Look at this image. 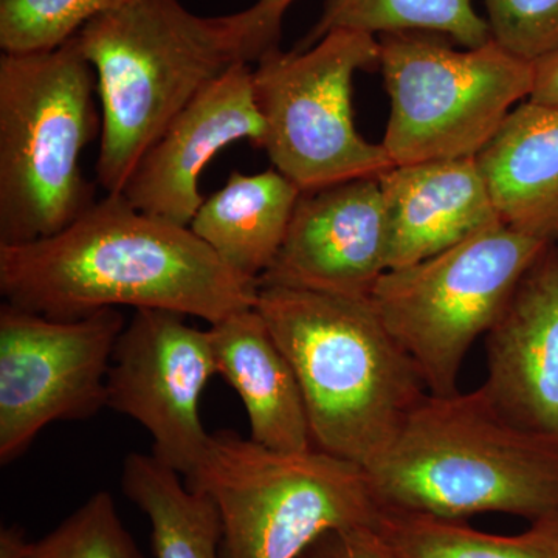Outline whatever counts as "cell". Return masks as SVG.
<instances>
[{"label": "cell", "instance_id": "1", "mask_svg": "<svg viewBox=\"0 0 558 558\" xmlns=\"http://www.w3.org/2000/svg\"><path fill=\"white\" fill-rule=\"evenodd\" d=\"M258 290L190 227L146 215L121 193H106L54 236L0 245L5 303L54 319L130 306L215 325L255 306Z\"/></svg>", "mask_w": 558, "mask_h": 558}, {"label": "cell", "instance_id": "2", "mask_svg": "<svg viewBox=\"0 0 558 558\" xmlns=\"http://www.w3.org/2000/svg\"><path fill=\"white\" fill-rule=\"evenodd\" d=\"M97 76V180L121 193L143 154L213 81L279 46L250 9L199 16L180 0H131L75 36Z\"/></svg>", "mask_w": 558, "mask_h": 558}, {"label": "cell", "instance_id": "3", "mask_svg": "<svg viewBox=\"0 0 558 558\" xmlns=\"http://www.w3.org/2000/svg\"><path fill=\"white\" fill-rule=\"evenodd\" d=\"M255 307L295 371L315 449L371 468L429 395L371 300L259 286Z\"/></svg>", "mask_w": 558, "mask_h": 558}, {"label": "cell", "instance_id": "4", "mask_svg": "<svg viewBox=\"0 0 558 558\" xmlns=\"http://www.w3.org/2000/svg\"><path fill=\"white\" fill-rule=\"evenodd\" d=\"M366 472L380 508L457 520L558 513V440L512 424L480 388L428 395Z\"/></svg>", "mask_w": 558, "mask_h": 558}, {"label": "cell", "instance_id": "5", "mask_svg": "<svg viewBox=\"0 0 558 558\" xmlns=\"http://www.w3.org/2000/svg\"><path fill=\"white\" fill-rule=\"evenodd\" d=\"M97 76L75 36L0 58V245L54 236L87 211L81 161L101 137Z\"/></svg>", "mask_w": 558, "mask_h": 558}, {"label": "cell", "instance_id": "6", "mask_svg": "<svg viewBox=\"0 0 558 558\" xmlns=\"http://www.w3.org/2000/svg\"><path fill=\"white\" fill-rule=\"evenodd\" d=\"M185 483L218 508L223 558H300L326 532L374 527L381 509L362 465L267 449L233 429L213 433Z\"/></svg>", "mask_w": 558, "mask_h": 558}, {"label": "cell", "instance_id": "7", "mask_svg": "<svg viewBox=\"0 0 558 558\" xmlns=\"http://www.w3.org/2000/svg\"><path fill=\"white\" fill-rule=\"evenodd\" d=\"M389 97L384 146L392 165L476 159L510 112L532 97L535 64L494 39L453 49L433 33L379 38Z\"/></svg>", "mask_w": 558, "mask_h": 558}, {"label": "cell", "instance_id": "8", "mask_svg": "<svg viewBox=\"0 0 558 558\" xmlns=\"http://www.w3.org/2000/svg\"><path fill=\"white\" fill-rule=\"evenodd\" d=\"M553 241L499 222L380 278L371 303L417 366L429 395L459 391L465 355L495 325L524 271Z\"/></svg>", "mask_w": 558, "mask_h": 558}, {"label": "cell", "instance_id": "9", "mask_svg": "<svg viewBox=\"0 0 558 558\" xmlns=\"http://www.w3.org/2000/svg\"><path fill=\"white\" fill-rule=\"evenodd\" d=\"M376 36L339 31L306 50H271L253 69V90L266 150L275 170L301 191L379 178L395 167L384 146L355 128L352 83L379 68Z\"/></svg>", "mask_w": 558, "mask_h": 558}, {"label": "cell", "instance_id": "10", "mask_svg": "<svg viewBox=\"0 0 558 558\" xmlns=\"http://www.w3.org/2000/svg\"><path fill=\"white\" fill-rule=\"evenodd\" d=\"M109 307L54 319L0 307V462L20 458L53 422L86 421L108 407V374L123 332Z\"/></svg>", "mask_w": 558, "mask_h": 558}, {"label": "cell", "instance_id": "11", "mask_svg": "<svg viewBox=\"0 0 558 558\" xmlns=\"http://www.w3.org/2000/svg\"><path fill=\"white\" fill-rule=\"evenodd\" d=\"M186 315L137 310L113 349L108 407L134 418L153 439V457L190 478L199 468L209 438L199 400L218 374L208 330Z\"/></svg>", "mask_w": 558, "mask_h": 558}, {"label": "cell", "instance_id": "12", "mask_svg": "<svg viewBox=\"0 0 558 558\" xmlns=\"http://www.w3.org/2000/svg\"><path fill=\"white\" fill-rule=\"evenodd\" d=\"M389 270L379 178L301 191L277 258L258 286L369 299Z\"/></svg>", "mask_w": 558, "mask_h": 558}, {"label": "cell", "instance_id": "13", "mask_svg": "<svg viewBox=\"0 0 558 558\" xmlns=\"http://www.w3.org/2000/svg\"><path fill=\"white\" fill-rule=\"evenodd\" d=\"M264 135L253 69L236 64L201 92L135 165L121 194L146 215L190 227L205 197L202 172L238 140L258 148Z\"/></svg>", "mask_w": 558, "mask_h": 558}, {"label": "cell", "instance_id": "14", "mask_svg": "<svg viewBox=\"0 0 558 558\" xmlns=\"http://www.w3.org/2000/svg\"><path fill=\"white\" fill-rule=\"evenodd\" d=\"M480 389L512 424L558 440V242L524 271L486 333Z\"/></svg>", "mask_w": 558, "mask_h": 558}, {"label": "cell", "instance_id": "15", "mask_svg": "<svg viewBox=\"0 0 558 558\" xmlns=\"http://www.w3.org/2000/svg\"><path fill=\"white\" fill-rule=\"evenodd\" d=\"M379 182L389 270L438 255L501 222L476 159L395 165Z\"/></svg>", "mask_w": 558, "mask_h": 558}, {"label": "cell", "instance_id": "16", "mask_svg": "<svg viewBox=\"0 0 558 558\" xmlns=\"http://www.w3.org/2000/svg\"><path fill=\"white\" fill-rule=\"evenodd\" d=\"M218 374L247 410L250 439L267 449L314 450L295 371L255 306L209 325Z\"/></svg>", "mask_w": 558, "mask_h": 558}, {"label": "cell", "instance_id": "17", "mask_svg": "<svg viewBox=\"0 0 558 558\" xmlns=\"http://www.w3.org/2000/svg\"><path fill=\"white\" fill-rule=\"evenodd\" d=\"M499 219L532 236L558 231V105L520 102L476 157Z\"/></svg>", "mask_w": 558, "mask_h": 558}, {"label": "cell", "instance_id": "18", "mask_svg": "<svg viewBox=\"0 0 558 558\" xmlns=\"http://www.w3.org/2000/svg\"><path fill=\"white\" fill-rule=\"evenodd\" d=\"M301 190L281 172L233 171L204 201L190 229L230 269L259 281L277 258Z\"/></svg>", "mask_w": 558, "mask_h": 558}, {"label": "cell", "instance_id": "19", "mask_svg": "<svg viewBox=\"0 0 558 558\" xmlns=\"http://www.w3.org/2000/svg\"><path fill=\"white\" fill-rule=\"evenodd\" d=\"M180 476L153 454L124 459L121 488L148 517L154 557L223 558L218 508Z\"/></svg>", "mask_w": 558, "mask_h": 558}, {"label": "cell", "instance_id": "20", "mask_svg": "<svg viewBox=\"0 0 558 558\" xmlns=\"http://www.w3.org/2000/svg\"><path fill=\"white\" fill-rule=\"evenodd\" d=\"M373 529L400 558H558V513L521 534L498 535L465 520L381 508Z\"/></svg>", "mask_w": 558, "mask_h": 558}, {"label": "cell", "instance_id": "21", "mask_svg": "<svg viewBox=\"0 0 558 558\" xmlns=\"http://www.w3.org/2000/svg\"><path fill=\"white\" fill-rule=\"evenodd\" d=\"M339 31L371 36L433 33L450 36L464 49L492 39L486 17L480 16L472 0H325L317 22L295 50L310 49Z\"/></svg>", "mask_w": 558, "mask_h": 558}, {"label": "cell", "instance_id": "22", "mask_svg": "<svg viewBox=\"0 0 558 558\" xmlns=\"http://www.w3.org/2000/svg\"><path fill=\"white\" fill-rule=\"evenodd\" d=\"M131 0H0L3 53L57 49L95 17Z\"/></svg>", "mask_w": 558, "mask_h": 558}, {"label": "cell", "instance_id": "23", "mask_svg": "<svg viewBox=\"0 0 558 558\" xmlns=\"http://www.w3.org/2000/svg\"><path fill=\"white\" fill-rule=\"evenodd\" d=\"M27 558H145L124 526L109 492H97L46 537L31 542Z\"/></svg>", "mask_w": 558, "mask_h": 558}, {"label": "cell", "instance_id": "24", "mask_svg": "<svg viewBox=\"0 0 558 558\" xmlns=\"http://www.w3.org/2000/svg\"><path fill=\"white\" fill-rule=\"evenodd\" d=\"M490 38L537 62L558 50V0H484Z\"/></svg>", "mask_w": 558, "mask_h": 558}, {"label": "cell", "instance_id": "25", "mask_svg": "<svg viewBox=\"0 0 558 558\" xmlns=\"http://www.w3.org/2000/svg\"><path fill=\"white\" fill-rule=\"evenodd\" d=\"M300 558H400L373 527L336 529L301 554Z\"/></svg>", "mask_w": 558, "mask_h": 558}, {"label": "cell", "instance_id": "26", "mask_svg": "<svg viewBox=\"0 0 558 558\" xmlns=\"http://www.w3.org/2000/svg\"><path fill=\"white\" fill-rule=\"evenodd\" d=\"M529 100L558 105V50L535 62V84Z\"/></svg>", "mask_w": 558, "mask_h": 558}, {"label": "cell", "instance_id": "27", "mask_svg": "<svg viewBox=\"0 0 558 558\" xmlns=\"http://www.w3.org/2000/svg\"><path fill=\"white\" fill-rule=\"evenodd\" d=\"M295 0H256L252 10L258 20L260 27L267 33V36L275 44L281 40L282 21H284L286 11Z\"/></svg>", "mask_w": 558, "mask_h": 558}, {"label": "cell", "instance_id": "28", "mask_svg": "<svg viewBox=\"0 0 558 558\" xmlns=\"http://www.w3.org/2000/svg\"><path fill=\"white\" fill-rule=\"evenodd\" d=\"M31 542L20 526L2 527L0 531V558H27Z\"/></svg>", "mask_w": 558, "mask_h": 558}, {"label": "cell", "instance_id": "29", "mask_svg": "<svg viewBox=\"0 0 558 558\" xmlns=\"http://www.w3.org/2000/svg\"><path fill=\"white\" fill-rule=\"evenodd\" d=\"M556 241L558 242V231H557V236H556Z\"/></svg>", "mask_w": 558, "mask_h": 558}]
</instances>
